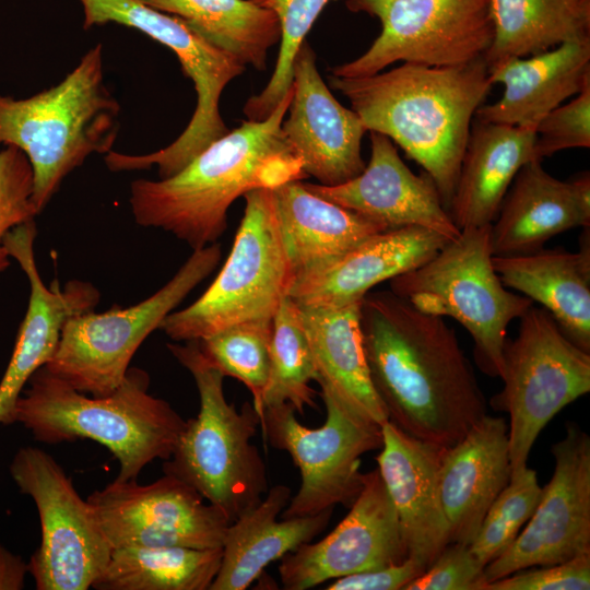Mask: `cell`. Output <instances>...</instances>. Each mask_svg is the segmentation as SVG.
I'll list each match as a JSON object with an SVG mask.
<instances>
[{
	"label": "cell",
	"instance_id": "cell-1",
	"mask_svg": "<svg viewBox=\"0 0 590 590\" xmlns=\"http://www.w3.org/2000/svg\"><path fill=\"white\" fill-rule=\"evenodd\" d=\"M363 344L374 389L389 422L447 448L486 413V400L455 330L391 291L361 305Z\"/></svg>",
	"mask_w": 590,
	"mask_h": 590
},
{
	"label": "cell",
	"instance_id": "cell-2",
	"mask_svg": "<svg viewBox=\"0 0 590 590\" xmlns=\"http://www.w3.org/2000/svg\"><path fill=\"white\" fill-rule=\"evenodd\" d=\"M292 87L263 120H245L170 177L135 179L129 203L138 225L161 228L204 248L227 228L232 203L250 190L307 178L282 131Z\"/></svg>",
	"mask_w": 590,
	"mask_h": 590
},
{
	"label": "cell",
	"instance_id": "cell-3",
	"mask_svg": "<svg viewBox=\"0 0 590 590\" xmlns=\"http://www.w3.org/2000/svg\"><path fill=\"white\" fill-rule=\"evenodd\" d=\"M328 80L367 131L387 135L432 177L449 212L475 113L493 86L484 56L451 67L402 62Z\"/></svg>",
	"mask_w": 590,
	"mask_h": 590
},
{
	"label": "cell",
	"instance_id": "cell-4",
	"mask_svg": "<svg viewBox=\"0 0 590 590\" xmlns=\"http://www.w3.org/2000/svg\"><path fill=\"white\" fill-rule=\"evenodd\" d=\"M26 385L14 422L45 444L99 442L118 460L115 480L120 482L137 480L156 459L167 460L186 423L167 401L149 393L150 376L137 367H129L121 385L103 397L78 391L45 366Z\"/></svg>",
	"mask_w": 590,
	"mask_h": 590
},
{
	"label": "cell",
	"instance_id": "cell-5",
	"mask_svg": "<svg viewBox=\"0 0 590 590\" xmlns=\"http://www.w3.org/2000/svg\"><path fill=\"white\" fill-rule=\"evenodd\" d=\"M119 115L105 84L101 43L54 86L25 98L0 93V146H15L27 157L38 213L88 156L113 150Z\"/></svg>",
	"mask_w": 590,
	"mask_h": 590
},
{
	"label": "cell",
	"instance_id": "cell-6",
	"mask_svg": "<svg viewBox=\"0 0 590 590\" xmlns=\"http://www.w3.org/2000/svg\"><path fill=\"white\" fill-rule=\"evenodd\" d=\"M168 351L193 377L200 408L186 420L164 474L196 489L229 522L256 507L269 489L267 469L251 442L260 424L252 402L240 411L228 403L224 375L202 353L197 340L167 343Z\"/></svg>",
	"mask_w": 590,
	"mask_h": 590
},
{
	"label": "cell",
	"instance_id": "cell-7",
	"mask_svg": "<svg viewBox=\"0 0 590 590\" xmlns=\"http://www.w3.org/2000/svg\"><path fill=\"white\" fill-rule=\"evenodd\" d=\"M491 225L460 231L424 264L390 280L417 310L458 321L474 342L477 366L502 378L507 328L533 302L506 288L493 266Z\"/></svg>",
	"mask_w": 590,
	"mask_h": 590
},
{
	"label": "cell",
	"instance_id": "cell-8",
	"mask_svg": "<svg viewBox=\"0 0 590 590\" xmlns=\"http://www.w3.org/2000/svg\"><path fill=\"white\" fill-rule=\"evenodd\" d=\"M78 1L83 10L84 30L115 23L140 31L168 47L197 93L194 111L180 135L152 153L133 155L110 151L104 161L111 172L156 166L160 179L170 177L229 131L220 114V98L227 84L246 69L237 57L208 42L180 17L140 0Z\"/></svg>",
	"mask_w": 590,
	"mask_h": 590
},
{
	"label": "cell",
	"instance_id": "cell-9",
	"mask_svg": "<svg viewBox=\"0 0 590 590\" xmlns=\"http://www.w3.org/2000/svg\"><path fill=\"white\" fill-rule=\"evenodd\" d=\"M244 198V216L222 270L196 302L160 324L174 341L201 340L236 323L272 319L288 295L294 272L271 190L253 189Z\"/></svg>",
	"mask_w": 590,
	"mask_h": 590
},
{
	"label": "cell",
	"instance_id": "cell-10",
	"mask_svg": "<svg viewBox=\"0 0 590 590\" xmlns=\"http://www.w3.org/2000/svg\"><path fill=\"white\" fill-rule=\"evenodd\" d=\"M221 255L216 243L193 250L177 273L146 299L127 308L99 314L91 309L70 317L46 369L88 396L110 394L123 381L143 341L213 272Z\"/></svg>",
	"mask_w": 590,
	"mask_h": 590
},
{
	"label": "cell",
	"instance_id": "cell-11",
	"mask_svg": "<svg viewBox=\"0 0 590 590\" xmlns=\"http://www.w3.org/2000/svg\"><path fill=\"white\" fill-rule=\"evenodd\" d=\"M519 320L517 337L504 349V388L493 399L509 414L511 475L527 467L547 423L590 391V353L570 341L543 307L532 305Z\"/></svg>",
	"mask_w": 590,
	"mask_h": 590
},
{
	"label": "cell",
	"instance_id": "cell-12",
	"mask_svg": "<svg viewBox=\"0 0 590 590\" xmlns=\"http://www.w3.org/2000/svg\"><path fill=\"white\" fill-rule=\"evenodd\" d=\"M345 7L378 19L381 32L363 55L331 68L335 76H367L398 61L467 63L483 57L494 36L489 0H345Z\"/></svg>",
	"mask_w": 590,
	"mask_h": 590
},
{
	"label": "cell",
	"instance_id": "cell-13",
	"mask_svg": "<svg viewBox=\"0 0 590 590\" xmlns=\"http://www.w3.org/2000/svg\"><path fill=\"white\" fill-rule=\"evenodd\" d=\"M326 421L311 428L290 403L267 406L260 422L274 449L286 451L300 473V486L282 518L318 515L341 504L350 507L363 485L361 457L382 446L381 426L349 410L321 390Z\"/></svg>",
	"mask_w": 590,
	"mask_h": 590
},
{
	"label": "cell",
	"instance_id": "cell-14",
	"mask_svg": "<svg viewBox=\"0 0 590 590\" xmlns=\"http://www.w3.org/2000/svg\"><path fill=\"white\" fill-rule=\"evenodd\" d=\"M20 492L31 496L42 539L27 568L37 590H87L109 563L113 547L96 514L61 465L45 450L21 447L10 463Z\"/></svg>",
	"mask_w": 590,
	"mask_h": 590
},
{
	"label": "cell",
	"instance_id": "cell-15",
	"mask_svg": "<svg viewBox=\"0 0 590 590\" xmlns=\"http://www.w3.org/2000/svg\"><path fill=\"white\" fill-rule=\"evenodd\" d=\"M86 499L113 548H217L231 523L221 509L168 474L145 485L114 480Z\"/></svg>",
	"mask_w": 590,
	"mask_h": 590
},
{
	"label": "cell",
	"instance_id": "cell-16",
	"mask_svg": "<svg viewBox=\"0 0 590 590\" xmlns=\"http://www.w3.org/2000/svg\"><path fill=\"white\" fill-rule=\"evenodd\" d=\"M551 451L553 475L517 539L485 566L486 583L524 568L590 553V437L569 422L565 436Z\"/></svg>",
	"mask_w": 590,
	"mask_h": 590
},
{
	"label": "cell",
	"instance_id": "cell-17",
	"mask_svg": "<svg viewBox=\"0 0 590 590\" xmlns=\"http://www.w3.org/2000/svg\"><path fill=\"white\" fill-rule=\"evenodd\" d=\"M343 520L323 539L302 544L280 560L286 590H307L330 579L405 560L399 519L378 469L363 485Z\"/></svg>",
	"mask_w": 590,
	"mask_h": 590
},
{
	"label": "cell",
	"instance_id": "cell-18",
	"mask_svg": "<svg viewBox=\"0 0 590 590\" xmlns=\"http://www.w3.org/2000/svg\"><path fill=\"white\" fill-rule=\"evenodd\" d=\"M291 87L282 131L305 175L323 186H338L359 175L366 166L361 145L367 130L358 115L330 92L306 40L293 61Z\"/></svg>",
	"mask_w": 590,
	"mask_h": 590
},
{
	"label": "cell",
	"instance_id": "cell-19",
	"mask_svg": "<svg viewBox=\"0 0 590 590\" xmlns=\"http://www.w3.org/2000/svg\"><path fill=\"white\" fill-rule=\"evenodd\" d=\"M35 221L10 231L4 246L27 276L28 305L20 326L15 345L0 381V424L14 422L15 404L31 376L55 355L66 321L94 309L101 299L98 290L88 282L71 280L63 287L55 279L47 286L37 269L34 240Z\"/></svg>",
	"mask_w": 590,
	"mask_h": 590
},
{
	"label": "cell",
	"instance_id": "cell-20",
	"mask_svg": "<svg viewBox=\"0 0 590 590\" xmlns=\"http://www.w3.org/2000/svg\"><path fill=\"white\" fill-rule=\"evenodd\" d=\"M369 139L370 158L359 175L338 186L311 182L304 186L385 229L421 226L448 240L457 238L460 229L445 208L432 177L425 172L414 174L387 135L369 131Z\"/></svg>",
	"mask_w": 590,
	"mask_h": 590
},
{
	"label": "cell",
	"instance_id": "cell-21",
	"mask_svg": "<svg viewBox=\"0 0 590 590\" xmlns=\"http://www.w3.org/2000/svg\"><path fill=\"white\" fill-rule=\"evenodd\" d=\"M449 240L421 226L387 229L345 255L295 276L288 296L299 306L330 307L362 300L380 282L432 259Z\"/></svg>",
	"mask_w": 590,
	"mask_h": 590
},
{
	"label": "cell",
	"instance_id": "cell-22",
	"mask_svg": "<svg viewBox=\"0 0 590 590\" xmlns=\"http://www.w3.org/2000/svg\"><path fill=\"white\" fill-rule=\"evenodd\" d=\"M381 433L377 469L394 506L408 557L426 569L450 543L437 486L444 447L412 437L389 421Z\"/></svg>",
	"mask_w": 590,
	"mask_h": 590
},
{
	"label": "cell",
	"instance_id": "cell-23",
	"mask_svg": "<svg viewBox=\"0 0 590 590\" xmlns=\"http://www.w3.org/2000/svg\"><path fill=\"white\" fill-rule=\"evenodd\" d=\"M511 477L508 424L486 414L442 449L438 496L452 543L470 545L488 508Z\"/></svg>",
	"mask_w": 590,
	"mask_h": 590
},
{
	"label": "cell",
	"instance_id": "cell-24",
	"mask_svg": "<svg viewBox=\"0 0 590 590\" xmlns=\"http://www.w3.org/2000/svg\"><path fill=\"white\" fill-rule=\"evenodd\" d=\"M579 226H590V173L559 180L542 161L531 160L518 170L491 225L492 253L533 252Z\"/></svg>",
	"mask_w": 590,
	"mask_h": 590
},
{
	"label": "cell",
	"instance_id": "cell-25",
	"mask_svg": "<svg viewBox=\"0 0 590 590\" xmlns=\"http://www.w3.org/2000/svg\"><path fill=\"white\" fill-rule=\"evenodd\" d=\"M502 97L482 105L475 118L535 129L540 120L590 83V38L564 43L550 50L511 58L489 71Z\"/></svg>",
	"mask_w": 590,
	"mask_h": 590
},
{
	"label": "cell",
	"instance_id": "cell-26",
	"mask_svg": "<svg viewBox=\"0 0 590 590\" xmlns=\"http://www.w3.org/2000/svg\"><path fill=\"white\" fill-rule=\"evenodd\" d=\"M583 227L579 250L544 249L493 256L505 286L515 288L546 309L564 334L590 353V234Z\"/></svg>",
	"mask_w": 590,
	"mask_h": 590
},
{
	"label": "cell",
	"instance_id": "cell-27",
	"mask_svg": "<svg viewBox=\"0 0 590 590\" xmlns=\"http://www.w3.org/2000/svg\"><path fill=\"white\" fill-rule=\"evenodd\" d=\"M291 494L286 485L272 486L256 507L228 524L221 565L209 590L247 589L267 566L312 541L327 528L333 509L279 521Z\"/></svg>",
	"mask_w": 590,
	"mask_h": 590
},
{
	"label": "cell",
	"instance_id": "cell-28",
	"mask_svg": "<svg viewBox=\"0 0 590 590\" xmlns=\"http://www.w3.org/2000/svg\"><path fill=\"white\" fill-rule=\"evenodd\" d=\"M535 129L474 117L449 206L461 231L492 224L518 170L533 160Z\"/></svg>",
	"mask_w": 590,
	"mask_h": 590
},
{
	"label": "cell",
	"instance_id": "cell-29",
	"mask_svg": "<svg viewBox=\"0 0 590 590\" xmlns=\"http://www.w3.org/2000/svg\"><path fill=\"white\" fill-rule=\"evenodd\" d=\"M362 300L298 307L316 364L315 381L352 412L382 426L389 418L369 376L361 328Z\"/></svg>",
	"mask_w": 590,
	"mask_h": 590
},
{
	"label": "cell",
	"instance_id": "cell-30",
	"mask_svg": "<svg viewBox=\"0 0 590 590\" xmlns=\"http://www.w3.org/2000/svg\"><path fill=\"white\" fill-rule=\"evenodd\" d=\"M270 190L294 279L345 255L371 235L387 231L310 192L302 180Z\"/></svg>",
	"mask_w": 590,
	"mask_h": 590
},
{
	"label": "cell",
	"instance_id": "cell-31",
	"mask_svg": "<svg viewBox=\"0 0 590 590\" xmlns=\"http://www.w3.org/2000/svg\"><path fill=\"white\" fill-rule=\"evenodd\" d=\"M494 36L488 71L511 58L590 38V0H489Z\"/></svg>",
	"mask_w": 590,
	"mask_h": 590
},
{
	"label": "cell",
	"instance_id": "cell-32",
	"mask_svg": "<svg viewBox=\"0 0 590 590\" xmlns=\"http://www.w3.org/2000/svg\"><path fill=\"white\" fill-rule=\"evenodd\" d=\"M185 21L211 44L262 71L281 38L273 12L251 0H140Z\"/></svg>",
	"mask_w": 590,
	"mask_h": 590
},
{
	"label": "cell",
	"instance_id": "cell-33",
	"mask_svg": "<svg viewBox=\"0 0 590 590\" xmlns=\"http://www.w3.org/2000/svg\"><path fill=\"white\" fill-rule=\"evenodd\" d=\"M222 560V547L123 546L93 583L96 590H209Z\"/></svg>",
	"mask_w": 590,
	"mask_h": 590
},
{
	"label": "cell",
	"instance_id": "cell-34",
	"mask_svg": "<svg viewBox=\"0 0 590 590\" xmlns=\"http://www.w3.org/2000/svg\"><path fill=\"white\" fill-rule=\"evenodd\" d=\"M270 366L262 408L290 403L304 415L305 408H317V392L309 386L317 369L298 305L287 295L273 316Z\"/></svg>",
	"mask_w": 590,
	"mask_h": 590
},
{
	"label": "cell",
	"instance_id": "cell-35",
	"mask_svg": "<svg viewBox=\"0 0 590 590\" xmlns=\"http://www.w3.org/2000/svg\"><path fill=\"white\" fill-rule=\"evenodd\" d=\"M272 319L236 323L197 340L204 356L224 376L236 378L248 388L260 422L262 396L269 376Z\"/></svg>",
	"mask_w": 590,
	"mask_h": 590
},
{
	"label": "cell",
	"instance_id": "cell-36",
	"mask_svg": "<svg viewBox=\"0 0 590 590\" xmlns=\"http://www.w3.org/2000/svg\"><path fill=\"white\" fill-rule=\"evenodd\" d=\"M251 1L273 12L281 27L280 50L272 75L264 88L251 96L243 109L248 120H263L272 114L288 92L294 58L330 0Z\"/></svg>",
	"mask_w": 590,
	"mask_h": 590
},
{
	"label": "cell",
	"instance_id": "cell-37",
	"mask_svg": "<svg viewBox=\"0 0 590 590\" xmlns=\"http://www.w3.org/2000/svg\"><path fill=\"white\" fill-rule=\"evenodd\" d=\"M541 493L542 487L533 469L524 467L511 475L507 486L488 508L469 545L472 554L484 566L499 557L514 543L534 512Z\"/></svg>",
	"mask_w": 590,
	"mask_h": 590
},
{
	"label": "cell",
	"instance_id": "cell-38",
	"mask_svg": "<svg viewBox=\"0 0 590 590\" xmlns=\"http://www.w3.org/2000/svg\"><path fill=\"white\" fill-rule=\"evenodd\" d=\"M34 176L25 154L15 146L0 149V274L10 267L4 246L7 234L14 227L34 220Z\"/></svg>",
	"mask_w": 590,
	"mask_h": 590
},
{
	"label": "cell",
	"instance_id": "cell-39",
	"mask_svg": "<svg viewBox=\"0 0 590 590\" xmlns=\"http://www.w3.org/2000/svg\"><path fill=\"white\" fill-rule=\"evenodd\" d=\"M590 148V83L575 97L545 115L535 127L533 160L567 149Z\"/></svg>",
	"mask_w": 590,
	"mask_h": 590
},
{
	"label": "cell",
	"instance_id": "cell-40",
	"mask_svg": "<svg viewBox=\"0 0 590 590\" xmlns=\"http://www.w3.org/2000/svg\"><path fill=\"white\" fill-rule=\"evenodd\" d=\"M484 569L469 545L450 542L403 590H484Z\"/></svg>",
	"mask_w": 590,
	"mask_h": 590
},
{
	"label": "cell",
	"instance_id": "cell-41",
	"mask_svg": "<svg viewBox=\"0 0 590 590\" xmlns=\"http://www.w3.org/2000/svg\"><path fill=\"white\" fill-rule=\"evenodd\" d=\"M590 553L573 559L524 568L487 582L484 590H589Z\"/></svg>",
	"mask_w": 590,
	"mask_h": 590
},
{
	"label": "cell",
	"instance_id": "cell-42",
	"mask_svg": "<svg viewBox=\"0 0 590 590\" xmlns=\"http://www.w3.org/2000/svg\"><path fill=\"white\" fill-rule=\"evenodd\" d=\"M425 570L412 558L386 567L364 570L334 579L327 590H403Z\"/></svg>",
	"mask_w": 590,
	"mask_h": 590
},
{
	"label": "cell",
	"instance_id": "cell-43",
	"mask_svg": "<svg viewBox=\"0 0 590 590\" xmlns=\"http://www.w3.org/2000/svg\"><path fill=\"white\" fill-rule=\"evenodd\" d=\"M27 574V563L0 542V590L23 589Z\"/></svg>",
	"mask_w": 590,
	"mask_h": 590
}]
</instances>
